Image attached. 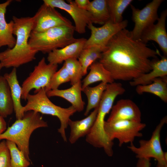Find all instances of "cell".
<instances>
[{
    "label": "cell",
    "mask_w": 167,
    "mask_h": 167,
    "mask_svg": "<svg viewBox=\"0 0 167 167\" xmlns=\"http://www.w3.org/2000/svg\"><path fill=\"white\" fill-rule=\"evenodd\" d=\"M158 55H161L158 50L134 39L125 28L110 40L99 62L114 80L130 81L151 71L150 58H156Z\"/></svg>",
    "instance_id": "cell-1"
},
{
    "label": "cell",
    "mask_w": 167,
    "mask_h": 167,
    "mask_svg": "<svg viewBox=\"0 0 167 167\" xmlns=\"http://www.w3.org/2000/svg\"><path fill=\"white\" fill-rule=\"evenodd\" d=\"M12 20L15 44L13 48L0 52V62L2 67L16 68L35 60L38 52L32 49L28 43L33 25L32 17L13 16Z\"/></svg>",
    "instance_id": "cell-2"
},
{
    "label": "cell",
    "mask_w": 167,
    "mask_h": 167,
    "mask_svg": "<svg viewBox=\"0 0 167 167\" xmlns=\"http://www.w3.org/2000/svg\"><path fill=\"white\" fill-rule=\"evenodd\" d=\"M125 90L120 83L108 84L101 99L96 117L86 141L94 147L103 148L109 156L113 154V141L109 140L105 132V117L111 110L116 97L123 94Z\"/></svg>",
    "instance_id": "cell-3"
},
{
    "label": "cell",
    "mask_w": 167,
    "mask_h": 167,
    "mask_svg": "<svg viewBox=\"0 0 167 167\" xmlns=\"http://www.w3.org/2000/svg\"><path fill=\"white\" fill-rule=\"evenodd\" d=\"M48 126L47 122L43 120L40 113L29 111L25 112L22 119H17L0 135V141L8 140L14 142L30 161L29 141L32 133L37 128Z\"/></svg>",
    "instance_id": "cell-4"
},
{
    "label": "cell",
    "mask_w": 167,
    "mask_h": 167,
    "mask_svg": "<svg viewBox=\"0 0 167 167\" xmlns=\"http://www.w3.org/2000/svg\"><path fill=\"white\" fill-rule=\"evenodd\" d=\"M34 93L33 95L29 94L28 95L27 104L24 106V112L33 111L57 117L60 122L58 132L64 141L67 142L65 130L68 126L70 117L77 112L76 110L71 105L63 108L55 105L47 96L45 88L35 90Z\"/></svg>",
    "instance_id": "cell-5"
},
{
    "label": "cell",
    "mask_w": 167,
    "mask_h": 167,
    "mask_svg": "<svg viewBox=\"0 0 167 167\" xmlns=\"http://www.w3.org/2000/svg\"><path fill=\"white\" fill-rule=\"evenodd\" d=\"M75 31V27L72 25L56 27L41 32L32 31L28 43L32 49L48 54L76 41Z\"/></svg>",
    "instance_id": "cell-6"
},
{
    "label": "cell",
    "mask_w": 167,
    "mask_h": 167,
    "mask_svg": "<svg viewBox=\"0 0 167 167\" xmlns=\"http://www.w3.org/2000/svg\"><path fill=\"white\" fill-rule=\"evenodd\" d=\"M165 116L161 120L153 131L150 139L148 140L141 139L139 141V147H136L133 143L128 148L136 155L138 158H152L160 163H167V153L162 149L161 142V132L164 124L167 123Z\"/></svg>",
    "instance_id": "cell-7"
},
{
    "label": "cell",
    "mask_w": 167,
    "mask_h": 167,
    "mask_svg": "<svg viewBox=\"0 0 167 167\" xmlns=\"http://www.w3.org/2000/svg\"><path fill=\"white\" fill-rule=\"evenodd\" d=\"M146 126L145 124L129 120H120L109 122L106 121L104 130L109 139L111 141L118 139L119 146L124 143H133L135 138L142 136L140 132Z\"/></svg>",
    "instance_id": "cell-8"
},
{
    "label": "cell",
    "mask_w": 167,
    "mask_h": 167,
    "mask_svg": "<svg viewBox=\"0 0 167 167\" xmlns=\"http://www.w3.org/2000/svg\"><path fill=\"white\" fill-rule=\"evenodd\" d=\"M58 67V65L47 64L45 58L43 57L23 83L21 99L26 100L30 92L33 89L36 91L47 87Z\"/></svg>",
    "instance_id": "cell-9"
},
{
    "label": "cell",
    "mask_w": 167,
    "mask_h": 167,
    "mask_svg": "<svg viewBox=\"0 0 167 167\" xmlns=\"http://www.w3.org/2000/svg\"><path fill=\"white\" fill-rule=\"evenodd\" d=\"M163 1V0H153L141 10L130 5L132 19L135 23L134 27L131 32L134 39L139 40L143 32L157 20L159 18L157 11Z\"/></svg>",
    "instance_id": "cell-10"
},
{
    "label": "cell",
    "mask_w": 167,
    "mask_h": 167,
    "mask_svg": "<svg viewBox=\"0 0 167 167\" xmlns=\"http://www.w3.org/2000/svg\"><path fill=\"white\" fill-rule=\"evenodd\" d=\"M128 23L126 19L116 24L109 20L100 27L94 26L92 23L89 24L87 27L91 31V34L87 39L83 49L97 46L101 48L103 51L111 38L120 31L125 28Z\"/></svg>",
    "instance_id": "cell-11"
},
{
    "label": "cell",
    "mask_w": 167,
    "mask_h": 167,
    "mask_svg": "<svg viewBox=\"0 0 167 167\" xmlns=\"http://www.w3.org/2000/svg\"><path fill=\"white\" fill-rule=\"evenodd\" d=\"M33 25L32 32H41L54 27L71 26V22L63 16L55 8L43 2L32 17Z\"/></svg>",
    "instance_id": "cell-12"
},
{
    "label": "cell",
    "mask_w": 167,
    "mask_h": 167,
    "mask_svg": "<svg viewBox=\"0 0 167 167\" xmlns=\"http://www.w3.org/2000/svg\"><path fill=\"white\" fill-rule=\"evenodd\" d=\"M43 2L53 8H58L67 12L74 22L75 31L79 34L84 33L86 27L92 23V17L90 13L79 8L74 1L69 0L66 2L63 0H44Z\"/></svg>",
    "instance_id": "cell-13"
},
{
    "label": "cell",
    "mask_w": 167,
    "mask_h": 167,
    "mask_svg": "<svg viewBox=\"0 0 167 167\" xmlns=\"http://www.w3.org/2000/svg\"><path fill=\"white\" fill-rule=\"evenodd\" d=\"M106 122H113L120 120H129L141 122V113L137 105L132 100L122 99L113 105Z\"/></svg>",
    "instance_id": "cell-14"
},
{
    "label": "cell",
    "mask_w": 167,
    "mask_h": 167,
    "mask_svg": "<svg viewBox=\"0 0 167 167\" xmlns=\"http://www.w3.org/2000/svg\"><path fill=\"white\" fill-rule=\"evenodd\" d=\"M167 16L166 9L161 12L157 23L153 24L145 29L139 39L146 44L149 41H155L158 45L165 56L167 55V33L165 28Z\"/></svg>",
    "instance_id": "cell-15"
},
{
    "label": "cell",
    "mask_w": 167,
    "mask_h": 167,
    "mask_svg": "<svg viewBox=\"0 0 167 167\" xmlns=\"http://www.w3.org/2000/svg\"><path fill=\"white\" fill-rule=\"evenodd\" d=\"M87 40L85 38H78L74 42L63 48L54 49L48 54L49 63L58 65L71 58L77 59L84 49Z\"/></svg>",
    "instance_id": "cell-16"
},
{
    "label": "cell",
    "mask_w": 167,
    "mask_h": 167,
    "mask_svg": "<svg viewBox=\"0 0 167 167\" xmlns=\"http://www.w3.org/2000/svg\"><path fill=\"white\" fill-rule=\"evenodd\" d=\"M82 82L80 81L72 85L70 88L63 90H52L46 92L48 97L58 96L64 98L69 102L76 110L81 112L84 108L85 103L81 96Z\"/></svg>",
    "instance_id": "cell-17"
},
{
    "label": "cell",
    "mask_w": 167,
    "mask_h": 167,
    "mask_svg": "<svg viewBox=\"0 0 167 167\" xmlns=\"http://www.w3.org/2000/svg\"><path fill=\"white\" fill-rule=\"evenodd\" d=\"M98 108V107L94 109L86 117L81 120L69 119L68 125L70 128L69 140L71 143H74L80 138L86 136L89 133L95 121Z\"/></svg>",
    "instance_id": "cell-18"
},
{
    "label": "cell",
    "mask_w": 167,
    "mask_h": 167,
    "mask_svg": "<svg viewBox=\"0 0 167 167\" xmlns=\"http://www.w3.org/2000/svg\"><path fill=\"white\" fill-rule=\"evenodd\" d=\"M152 69L148 72L143 74L130 82L131 86L145 85L151 84L155 79L166 76L167 58L164 56L161 59L155 58L152 61Z\"/></svg>",
    "instance_id": "cell-19"
},
{
    "label": "cell",
    "mask_w": 167,
    "mask_h": 167,
    "mask_svg": "<svg viewBox=\"0 0 167 167\" xmlns=\"http://www.w3.org/2000/svg\"><path fill=\"white\" fill-rule=\"evenodd\" d=\"M12 1L7 0L0 3V48L7 46L11 49L15 44L16 39L13 36V21L12 20L8 23L5 18L7 7Z\"/></svg>",
    "instance_id": "cell-20"
},
{
    "label": "cell",
    "mask_w": 167,
    "mask_h": 167,
    "mask_svg": "<svg viewBox=\"0 0 167 167\" xmlns=\"http://www.w3.org/2000/svg\"><path fill=\"white\" fill-rule=\"evenodd\" d=\"M3 76L10 88L16 119H22L25 112L21 102L22 89L17 79L16 68H13L10 73H6Z\"/></svg>",
    "instance_id": "cell-21"
},
{
    "label": "cell",
    "mask_w": 167,
    "mask_h": 167,
    "mask_svg": "<svg viewBox=\"0 0 167 167\" xmlns=\"http://www.w3.org/2000/svg\"><path fill=\"white\" fill-rule=\"evenodd\" d=\"M90 71L82 81V91L95 82L101 81L107 84L114 82L110 73L99 62H95L89 67Z\"/></svg>",
    "instance_id": "cell-22"
},
{
    "label": "cell",
    "mask_w": 167,
    "mask_h": 167,
    "mask_svg": "<svg viewBox=\"0 0 167 167\" xmlns=\"http://www.w3.org/2000/svg\"><path fill=\"white\" fill-rule=\"evenodd\" d=\"M136 91L139 94L147 92L158 97L165 103L167 102V76L154 79L151 84L136 86Z\"/></svg>",
    "instance_id": "cell-23"
},
{
    "label": "cell",
    "mask_w": 167,
    "mask_h": 167,
    "mask_svg": "<svg viewBox=\"0 0 167 167\" xmlns=\"http://www.w3.org/2000/svg\"><path fill=\"white\" fill-rule=\"evenodd\" d=\"M86 10L92 17V23L103 25L110 19L107 0H94L90 2Z\"/></svg>",
    "instance_id": "cell-24"
},
{
    "label": "cell",
    "mask_w": 167,
    "mask_h": 167,
    "mask_svg": "<svg viewBox=\"0 0 167 167\" xmlns=\"http://www.w3.org/2000/svg\"><path fill=\"white\" fill-rule=\"evenodd\" d=\"M14 111L13 103L8 84L2 76H0V115L5 118Z\"/></svg>",
    "instance_id": "cell-25"
},
{
    "label": "cell",
    "mask_w": 167,
    "mask_h": 167,
    "mask_svg": "<svg viewBox=\"0 0 167 167\" xmlns=\"http://www.w3.org/2000/svg\"><path fill=\"white\" fill-rule=\"evenodd\" d=\"M107 84L101 82L95 87L88 86L82 90V91L86 95L88 99V104L84 113L85 116H87L92 109L98 107Z\"/></svg>",
    "instance_id": "cell-26"
},
{
    "label": "cell",
    "mask_w": 167,
    "mask_h": 167,
    "mask_svg": "<svg viewBox=\"0 0 167 167\" xmlns=\"http://www.w3.org/2000/svg\"><path fill=\"white\" fill-rule=\"evenodd\" d=\"M103 52L101 48L97 46L82 50L78 59L82 67L83 76L87 74L88 69L89 66L97 60L101 58Z\"/></svg>",
    "instance_id": "cell-27"
},
{
    "label": "cell",
    "mask_w": 167,
    "mask_h": 167,
    "mask_svg": "<svg viewBox=\"0 0 167 167\" xmlns=\"http://www.w3.org/2000/svg\"><path fill=\"white\" fill-rule=\"evenodd\" d=\"M133 1L132 0H107L109 20L116 24L122 22L123 12Z\"/></svg>",
    "instance_id": "cell-28"
},
{
    "label": "cell",
    "mask_w": 167,
    "mask_h": 167,
    "mask_svg": "<svg viewBox=\"0 0 167 167\" xmlns=\"http://www.w3.org/2000/svg\"><path fill=\"white\" fill-rule=\"evenodd\" d=\"M6 141L10 152L12 167H28L30 162L23 152L14 142L8 140Z\"/></svg>",
    "instance_id": "cell-29"
},
{
    "label": "cell",
    "mask_w": 167,
    "mask_h": 167,
    "mask_svg": "<svg viewBox=\"0 0 167 167\" xmlns=\"http://www.w3.org/2000/svg\"><path fill=\"white\" fill-rule=\"evenodd\" d=\"M64 64L69 75L71 85L81 81L83 76L82 69L77 59H68L64 61Z\"/></svg>",
    "instance_id": "cell-30"
},
{
    "label": "cell",
    "mask_w": 167,
    "mask_h": 167,
    "mask_svg": "<svg viewBox=\"0 0 167 167\" xmlns=\"http://www.w3.org/2000/svg\"><path fill=\"white\" fill-rule=\"evenodd\" d=\"M70 81L69 75L63 64L62 67L53 75L48 86L45 88V91L46 92L58 89L61 84Z\"/></svg>",
    "instance_id": "cell-31"
},
{
    "label": "cell",
    "mask_w": 167,
    "mask_h": 167,
    "mask_svg": "<svg viewBox=\"0 0 167 167\" xmlns=\"http://www.w3.org/2000/svg\"><path fill=\"white\" fill-rule=\"evenodd\" d=\"M0 167H12L10 152L5 140L0 142Z\"/></svg>",
    "instance_id": "cell-32"
},
{
    "label": "cell",
    "mask_w": 167,
    "mask_h": 167,
    "mask_svg": "<svg viewBox=\"0 0 167 167\" xmlns=\"http://www.w3.org/2000/svg\"><path fill=\"white\" fill-rule=\"evenodd\" d=\"M151 166L150 159L142 158L138 159L136 167H150Z\"/></svg>",
    "instance_id": "cell-33"
},
{
    "label": "cell",
    "mask_w": 167,
    "mask_h": 167,
    "mask_svg": "<svg viewBox=\"0 0 167 167\" xmlns=\"http://www.w3.org/2000/svg\"><path fill=\"white\" fill-rule=\"evenodd\" d=\"M74 2L79 8L86 10L90 1L89 0H75Z\"/></svg>",
    "instance_id": "cell-34"
},
{
    "label": "cell",
    "mask_w": 167,
    "mask_h": 167,
    "mask_svg": "<svg viewBox=\"0 0 167 167\" xmlns=\"http://www.w3.org/2000/svg\"><path fill=\"white\" fill-rule=\"evenodd\" d=\"M6 125L4 118L0 115V135L6 129Z\"/></svg>",
    "instance_id": "cell-35"
},
{
    "label": "cell",
    "mask_w": 167,
    "mask_h": 167,
    "mask_svg": "<svg viewBox=\"0 0 167 167\" xmlns=\"http://www.w3.org/2000/svg\"><path fill=\"white\" fill-rule=\"evenodd\" d=\"M156 167H167V163H160L157 162Z\"/></svg>",
    "instance_id": "cell-36"
},
{
    "label": "cell",
    "mask_w": 167,
    "mask_h": 167,
    "mask_svg": "<svg viewBox=\"0 0 167 167\" xmlns=\"http://www.w3.org/2000/svg\"><path fill=\"white\" fill-rule=\"evenodd\" d=\"M2 67L1 65V63H0V71L2 69Z\"/></svg>",
    "instance_id": "cell-37"
}]
</instances>
